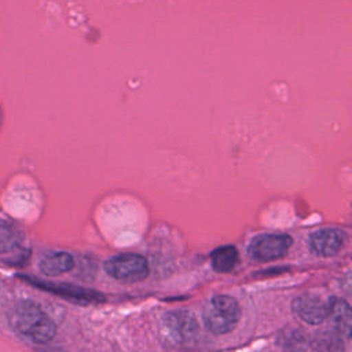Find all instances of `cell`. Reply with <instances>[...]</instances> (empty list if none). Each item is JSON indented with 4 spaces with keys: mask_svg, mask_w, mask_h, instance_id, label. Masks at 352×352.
I'll use <instances>...</instances> for the list:
<instances>
[{
    "mask_svg": "<svg viewBox=\"0 0 352 352\" xmlns=\"http://www.w3.org/2000/svg\"><path fill=\"white\" fill-rule=\"evenodd\" d=\"M314 349H324V351H340L342 349V344H340L336 336L320 334L315 341H312Z\"/></svg>",
    "mask_w": 352,
    "mask_h": 352,
    "instance_id": "cell-13",
    "label": "cell"
},
{
    "mask_svg": "<svg viewBox=\"0 0 352 352\" xmlns=\"http://www.w3.org/2000/svg\"><path fill=\"white\" fill-rule=\"evenodd\" d=\"M241 308L238 301L227 294L213 296L206 301L202 309V320L205 327L216 334H227L239 322Z\"/></svg>",
    "mask_w": 352,
    "mask_h": 352,
    "instance_id": "cell-2",
    "label": "cell"
},
{
    "mask_svg": "<svg viewBox=\"0 0 352 352\" xmlns=\"http://www.w3.org/2000/svg\"><path fill=\"white\" fill-rule=\"evenodd\" d=\"M40 270L45 275H60L74 267V258L66 252H50L40 260Z\"/></svg>",
    "mask_w": 352,
    "mask_h": 352,
    "instance_id": "cell-10",
    "label": "cell"
},
{
    "mask_svg": "<svg viewBox=\"0 0 352 352\" xmlns=\"http://www.w3.org/2000/svg\"><path fill=\"white\" fill-rule=\"evenodd\" d=\"M21 278H23L26 282L32 283L36 287H40V289L56 293L59 296H63L65 298H73V300H77V301H81V300L91 301V300H98V297H99L98 294H95L92 292H88V290H84V289H78V287H73L70 285L50 283V282H44V280H40V279H36V278H30V276H21Z\"/></svg>",
    "mask_w": 352,
    "mask_h": 352,
    "instance_id": "cell-9",
    "label": "cell"
},
{
    "mask_svg": "<svg viewBox=\"0 0 352 352\" xmlns=\"http://www.w3.org/2000/svg\"><path fill=\"white\" fill-rule=\"evenodd\" d=\"M327 318L337 334L346 340L351 338L352 312L349 304L345 300L340 297H331L327 301Z\"/></svg>",
    "mask_w": 352,
    "mask_h": 352,
    "instance_id": "cell-7",
    "label": "cell"
},
{
    "mask_svg": "<svg viewBox=\"0 0 352 352\" xmlns=\"http://www.w3.org/2000/svg\"><path fill=\"white\" fill-rule=\"evenodd\" d=\"M164 324L168 333L180 342H187L198 334V323L187 311H173L164 316Z\"/></svg>",
    "mask_w": 352,
    "mask_h": 352,
    "instance_id": "cell-6",
    "label": "cell"
},
{
    "mask_svg": "<svg viewBox=\"0 0 352 352\" xmlns=\"http://www.w3.org/2000/svg\"><path fill=\"white\" fill-rule=\"evenodd\" d=\"M210 261L216 272H230L238 263V250L231 245L220 246L212 252Z\"/></svg>",
    "mask_w": 352,
    "mask_h": 352,
    "instance_id": "cell-11",
    "label": "cell"
},
{
    "mask_svg": "<svg viewBox=\"0 0 352 352\" xmlns=\"http://www.w3.org/2000/svg\"><path fill=\"white\" fill-rule=\"evenodd\" d=\"M106 272L121 282H139L148 275L146 258L136 253H122L109 258L104 263Z\"/></svg>",
    "mask_w": 352,
    "mask_h": 352,
    "instance_id": "cell-3",
    "label": "cell"
},
{
    "mask_svg": "<svg viewBox=\"0 0 352 352\" xmlns=\"http://www.w3.org/2000/svg\"><path fill=\"white\" fill-rule=\"evenodd\" d=\"M11 323L14 329L28 340L45 344L56 334V326L52 319L33 301H21L14 308Z\"/></svg>",
    "mask_w": 352,
    "mask_h": 352,
    "instance_id": "cell-1",
    "label": "cell"
},
{
    "mask_svg": "<svg viewBox=\"0 0 352 352\" xmlns=\"http://www.w3.org/2000/svg\"><path fill=\"white\" fill-rule=\"evenodd\" d=\"M293 239L286 234H261L252 239L248 253L257 261L278 260L287 254Z\"/></svg>",
    "mask_w": 352,
    "mask_h": 352,
    "instance_id": "cell-4",
    "label": "cell"
},
{
    "mask_svg": "<svg viewBox=\"0 0 352 352\" xmlns=\"http://www.w3.org/2000/svg\"><path fill=\"white\" fill-rule=\"evenodd\" d=\"M21 232L10 223L0 220V253H6L16 248L21 242Z\"/></svg>",
    "mask_w": 352,
    "mask_h": 352,
    "instance_id": "cell-12",
    "label": "cell"
},
{
    "mask_svg": "<svg viewBox=\"0 0 352 352\" xmlns=\"http://www.w3.org/2000/svg\"><path fill=\"white\" fill-rule=\"evenodd\" d=\"M345 234L338 228H323L309 236L311 249L323 257L334 256L344 245Z\"/></svg>",
    "mask_w": 352,
    "mask_h": 352,
    "instance_id": "cell-8",
    "label": "cell"
},
{
    "mask_svg": "<svg viewBox=\"0 0 352 352\" xmlns=\"http://www.w3.org/2000/svg\"><path fill=\"white\" fill-rule=\"evenodd\" d=\"M293 312L308 324H319L327 318V302L319 296L304 293L293 300Z\"/></svg>",
    "mask_w": 352,
    "mask_h": 352,
    "instance_id": "cell-5",
    "label": "cell"
}]
</instances>
